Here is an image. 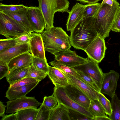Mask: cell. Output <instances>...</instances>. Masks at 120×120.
Returning <instances> with one entry per match:
<instances>
[{
    "instance_id": "obj_43",
    "label": "cell",
    "mask_w": 120,
    "mask_h": 120,
    "mask_svg": "<svg viewBox=\"0 0 120 120\" xmlns=\"http://www.w3.org/2000/svg\"><path fill=\"white\" fill-rule=\"evenodd\" d=\"M6 107V106L4 105L3 102L0 101V116L3 117L4 115Z\"/></svg>"
},
{
    "instance_id": "obj_33",
    "label": "cell",
    "mask_w": 120,
    "mask_h": 120,
    "mask_svg": "<svg viewBox=\"0 0 120 120\" xmlns=\"http://www.w3.org/2000/svg\"><path fill=\"white\" fill-rule=\"evenodd\" d=\"M58 103L57 101L53 94L49 96H45L42 103L46 109L48 110L52 109Z\"/></svg>"
},
{
    "instance_id": "obj_47",
    "label": "cell",
    "mask_w": 120,
    "mask_h": 120,
    "mask_svg": "<svg viewBox=\"0 0 120 120\" xmlns=\"http://www.w3.org/2000/svg\"><path fill=\"white\" fill-rule=\"evenodd\" d=\"M119 65L120 66V52L119 54Z\"/></svg>"
},
{
    "instance_id": "obj_25",
    "label": "cell",
    "mask_w": 120,
    "mask_h": 120,
    "mask_svg": "<svg viewBox=\"0 0 120 120\" xmlns=\"http://www.w3.org/2000/svg\"><path fill=\"white\" fill-rule=\"evenodd\" d=\"M88 110L94 117L106 116L104 110L98 99L91 100Z\"/></svg>"
},
{
    "instance_id": "obj_40",
    "label": "cell",
    "mask_w": 120,
    "mask_h": 120,
    "mask_svg": "<svg viewBox=\"0 0 120 120\" xmlns=\"http://www.w3.org/2000/svg\"><path fill=\"white\" fill-rule=\"evenodd\" d=\"M111 30L115 32H120V6L116 13L112 27Z\"/></svg>"
},
{
    "instance_id": "obj_2",
    "label": "cell",
    "mask_w": 120,
    "mask_h": 120,
    "mask_svg": "<svg viewBox=\"0 0 120 120\" xmlns=\"http://www.w3.org/2000/svg\"><path fill=\"white\" fill-rule=\"evenodd\" d=\"M41 34L45 52L54 55L71 47L69 36L61 27L54 26Z\"/></svg>"
},
{
    "instance_id": "obj_28",
    "label": "cell",
    "mask_w": 120,
    "mask_h": 120,
    "mask_svg": "<svg viewBox=\"0 0 120 120\" xmlns=\"http://www.w3.org/2000/svg\"><path fill=\"white\" fill-rule=\"evenodd\" d=\"M85 5L83 18L94 17L101 6V4L97 2L89 3Z\"/></svg>"
},
{
    "instance_id": "obj_22",
    "label": "cell",
    "mask_w": 120,
    "mask_h": 120,
    "mask_svg": "<svg viewBox=\"0 0 120 120\" xmlns=\"http://www.w3.org/2000/svg\"><path fill=\"white\" fill-rule=\"evenodd\" d=\"M69 109L64 105L58 104L49 110L48 120H71Z\"/></svg>"
},
{
    "instance_id": "obj_12",
    "label": "cell",
    "mask_w": 120,
    "mask_h": 120,
    "mask_svg": "<svg viewBox=\"0 0 120 120\" xmlns=\"http://www.w3.org/2000/svg\"><path fill=\"white\" fill-rule=\"evenodd\" d=\"M27 16L34 32L42 33L45 28L46 24L44 16L38 7H28Z\"/></svg>"
},
{
    "instance_id": "obj_44",
    "label": "cell",
    "mask_w": 120,
    "mask_h": 120,
    "mask_svg": "<svg viewBox=\"0 0 120 120\" xmlns=\"http://www.w3.org/2000/svg\"><path fill=\"white\" fill-rule=\"evenodd\" d=\"M111 120L109 117L106 116H95L93 118V120Z\"/></svg>"
},
{
    "instance_id": "obj_39",
    "label": "cell",
    "mask_w": 120,
    "mask_h": 120,
    "mask_svg": "<svg viewBox=\"0 0 120 120\" xmlns=\"http://www.w3.org/2000/svg\"><path fill=\"white\" fill-rule=\"evenodd\" d=\"M31 33L29 32L25 34L15 38L16 45L29 43L30 39Z\"/></svg>"
},
{
    "instance_id": "obj_16",
    "label": "cell",
    "mask_w": 120,
    "mask_h": 120,
    "mask_svg": "<svg viewBox=\"0 0 120 120\" xmlns=\"http://www.w3.org/2000/svg\"><path fill=\"white\" fill-rule=\"evenodd\" d=\"M85 5L77 3L69 13L66 24L67 30L71 31L81 21L83 18Z\"/></svg>"
},
{
    "instance_id": "obj_23",
    "label": "cell",
    "mask_w": 120,
    "mask_h": 120,
    "mask_svg": "<svg viewBox=\"0 0 120 120\" xmlns=\"http://www.w3.org/2000/svg\"><path fill=\"white\" fill-rule=\"evenodd\" d=\"M30 67L18 68L9 71L6 76V79L9 86L26 77Z\"/></svg>"
},
{
    "instance_id": "obj_21",
    "label": "cell",
    "mask_w": 120,
    "mask_h": 120,
    "mask_svg": "<svg viewBox=\"0 0 120 120\" xmlns=\"http://www.w3.org/2000/svg\"><path fill=\"white\" fill-rule=\"evenodd\" d=\"M48 75L55 86L64 87L69 84L67 78L60 70L49 66Z\"/></svg>"
},
{
    "instance_id": "obj_6",
    "label": "cell",
    "mask_w": 120,
    "mask_h": 120,
    "mask_svg": "<svg viewBox=\"0 0 120 120\" xmlns=\"http://www.w3.org/2000/svg\"><path fill=\"white\" fill-rule=\"evenodd\" d=\"M53 94L56 98L58 103L62 104L68 109L79 112L93 120L94 116L88 109L70 98L66 94L64 87L55 86Z\"/></svg>"
},
{
    "instance_id": "obj_35",
    "label": "cell",
    "mask_w": 120,
    "mask_h": 120,
    "mask_svg": "<svg viewBox=\"0 0 120 120\" xmlns=\"http://www.w3.org/2000/svg\"><path fill=\"white\" fill-rule=\"evenodd\" d=\"M26 6L22 4L7 5L0 3V11H15L19 10Z\"/></svg>"
},
{
    "instance_id": "obj_8",
    "label": "cell",
    "mask_w": 120,
    "mask_h": 120,
    "mask_svg": "<svg viewBox=\"0 0 120 120\" xmlns=\"http://www.w3.org/2000/svg\"><path fill=\"white\" fill-rule=\"evenodd\" d=\"M106 49L104 39L98 34L84 51L88 57L98 63L104 57Z\"/></svg>"
},
{
    "instance_id": "obj_1",
    "label": "cell",
    "mask_w": 120,
    "mask_h": 120,
    "mask_svg": "<svg viewBox=\"0 0 120 120\" xmlns=\"http://www.w3.org/2000/svg\"><path fill=\"white\" fill-rule=\"evenodd\" d=\"M70 32L71 45L76 49L84 51L98 34L95 27L94 17L83 18Z\"/></svg>"
},
{
    "instance_id": "obj_11",
    "label": "cell",
    "mask_w": 120,
    "mask_h": 120,
    "mask_svg": "<svg viewBox=\"0 0 120 120\" xmlns=\"http://www.w3.org/2000/svg\"><path fill=\"white\" fill-rule=\"evenodd\" d=\"M119 76L118 73L112 70H110L109 72L104 73L100 92L111 98L113 97L115 94Z\"/></svg>"
},
{
    "instance_id": "obj_42",
    "label": "cell",
    "mask_w": 120,
    "mask_h": 120,
    "mask_svg": "<svg viewBox=\"0 0 120 120\" xmlns=\"http://www.w3.org/2000/svg\"><path fill=\"white\" fill-rule=\"evenodd\" d=\"M1 120H18L17 114L16 112L14 114L12 113L8 115H4L2 117Z\"/></svg>"
},
{
    "instance_id": "obj_3",
    "label": "cell",
    "mask_w": 120,
    "mask_h": 120,
    "mask_svg": "<svg viewBox=\"0 0 120 120\" xmlns=\"http://www.w3.org/2000/svg\"><path fill=\"white\" fill-rule=\"evenodd\" d=\"M113 5L101 4L94 17L95 26L96 31L104 39L109 36L116 13L120 6L116 0H113Z\"/></svg>"
},
{
    "instance_id": "obj_31",
    "label": "cell",
    "mask_w": 120,
    "mask_h": 120,
    "mask_svg": "<svg viewBox=\"0 0 120 120\" xmlns=\"http://www.w3.org/2000/svg\"><path fill=\"white\" fill-rule=\"evenodd\" d=\"M76 70L79 74V79L84 81L97 91L100 92V89L95 81L91 77L80 70Z\"/></svg>"
},
{
    "instance_id": "obj_7",
    "label": "cell",
    "mask_w": 120,
    "mask_h": 120,
    "mask_svg": "<svg viewBox=\"0 0 120 120\" xmlns=\"http://www.w3.org/2000/svg\"><path fill=\"white\" fill-rule=\"evenodd\" d=\"M7 114L14 113L24 109L33 108H37L41 103L38 101L34 97H29L26 96L6 102Z\"/></svg>"
},
{
    "instance_id": "obj_14",
    "label": "cell",
    "mask_w": 120,
    "mask_h": 120,
    "mask_svg": "<svg viewBox=\"0 0 120 120\" xmlns=\"http://www.w3.org/2000/svg\"><path fill=\"white\" fill-rule=\"evenodd\" d=\"M64 88L66 94L70 98L88 109L91 100L83 92L75 86L69 84Z\"/></svg>"
},
{
    "instance_id": "obj_30",
    "label": "cell",
    "mask_w": 120,
    "mask_h": 120,
    "mask_svg": "<svg viewBox=\"0 0 120 120\" xmlns=\"http://www.w3.org/2000/svg\"><path fill=\"white\" fill-rule=\"evenodd\" d=\"M47 75V73L37 70L31 65L26 77L33 78L40 82Z\"/></svg>"
},
{
    "instance_id": "obj_5",
    "label": "cell",
    "mask_w": 120,
    "mask_h": 120,
    "mask_svg": "<svg viewBox=\"0 0 120 120\" xmlns=\"http://www.w3.org/2000/svg\"><path fill=\"white\" fill-rule=\"evenodd\" d=\"M28 32L12 18L0 11V34L7 38H15Z\"/></svg>"
},
{
    "instance_id": "obj_29",
    "label": "cell",
    "mask_w": 120,
    "mask_h": 120,
    "mask_svg": "<svg viewBox=\"0 0 120 120\" xmlns=\"http://www.w3.org/2000/svg\"><path fill=\"white\" fill-rule=\"evenodd\" d=\"M49 63L53 67L57 68L61 71L69 74L77 78L78 73L76 70L73 68L66 66L56 60L51 61Z\"/></svg>"
},
{
    "instance_id": "obj_19",
    "label": "cell",
    "mask_w": 120,
    "mask_h": 120,
    "mask_svg": "<svg viewBox=\"0 0 120 120\" xmlns=\"http://www.w3.org/2000/svg\"><path fill=\"white\" fill-rule=\"evenodd\" d=\"M39 82L16 87H9L6 92L5 97L11 100L25 96L35 87Z\"/></svg>"
},
{
    "instance_id": "obj_32",
    "label": "cell",
    "mask_w": 120,
    "mask_h": 120,
    "mask_svg": "<svg viewBox=\"0 0 120 120\" xmlns=\"http://www.w3.org/2000/svg\"><path fill=\"white\" fill-rule=\"evenodd\" d=\"M98 100L103 107L105 113L110 116L112 114V111L109 100L100 92H98Z\"/></svg>"
},
{
    "instance_id": "obj_45",
    "label": "cell",
    "mask_w": 120,
    "mask_h": 120,
    "mask_svg": "<svg viewBox=\"0 0 120 120\" xmlns=\"http://www.w3.org/2000/svg\"><path fill=\"white\" fill-rule=\"evenodd\" d=\"M84 3H97L100 0H76Z\"/></svg>"
},
{
    "instance_id": "obj_4",
    "label": "cell",
    "mask_w": 120,
    "mask_h": 120,
    "mask_svg": "<svg viewBox=\"0 0 120 120\" xmlns=\"http://www.w3.org/2000/svg\"><path fill=\"white\" fill-rule=\"evenodd\" d=\"M38 7L45 20V30L54 27V16L56 12H69L68 8L70 3L68 0H38Z\"/></svg>"
},
{
    "instance_id": "obj_48",
    "label": "cell",
    "mask_w": 120,
    "mask_h": 120,
    "mask_svg": "<svg viewBox=\"0 0 120 120\" xmlns=\"http://www.w3.org/2000/svg\"><path fill=\"white\" fill-rule=\"evenodd\" d=\"M0 0V1H2V0Z\"/></svg>"
},
{
    "instance_id": "obj_17",
    "label": "cell",
    "mask_w": 120,
    "mask_h": 120,
    "mask_svg": "<svg viewBox=\"0 0 120 120\" xmlns=\"http://www.w3.org/2000/svg\"><path fill=\"white\" fill-rule=\"evenodd\" d=\"M28 7L24 8L15 11H0L12 18L24 27L28 32H34L29 22L27 16Z\"/></svg>"
},
{
    "instance_id": "obj_9",
    "label": "cell",
    "mask_w": 120,
    "mask_h": 120,
    "mask_svg": "<svg viewBox=\"0 0 120 120\" xmlns=\"http://www.w3.org/2000/svg\"><path fill=\"white\" fill-rule=\"evenodd\" d=\"M86 63L73 67L91 77L95 81L100 90L103 73L97 62L88 57Z\"/></svg>"
},
{
    "instance_id": "obj_26",
    "label": "cell",
    "mask_w": 120,
    "mask_h": 120,
    "mask_svg": "<svg viewBox=\"0 0 120 120\" xmlns=\"http://www.w3.org/2000/svg\"><path fill=\"white\" fill-rule=\"evenodd\" d=\"M110 102L112 114L109 118L111 120H120V100L116 94L111 98Z\"/></svg>"
},
{
    "instance_id": "obj_46",
    "label": "cell",
    "mask_w": 120,
    "mask_h": 120,
    "mask_svg": "<svg viewBox=\"0 0 120 120\" xmlns=\"http://www.w3.org/2000/svg\"><path fill=\"white\" fill-rule=\"evenodd\" d=\"M113 0H102L101 4H106L111 7L113 5Z\"/></svg>"
},
{
    "instance_id": "obj_13",
    "label": "cell",
    "mask_w": 120,
    "mask_h": 120,
    "mask_svg": "<svg viewBox=\"0 0 120 120\" xmlns=\"http://www.w3.org/2000/svg\"><path fill=\"white\" fill-rule=\"evenodd\" d=\"M30 52L32 56L47 60L44 44L41 33L32 32L29 42Z\"/></svg>"
},
{
    "instance_id": "obj_20",
    "label": "cell",
    "mask_w": 120,
    "mask_h": 120,
    "mask_svg": "<svg viewBox=\"0 0 120 120\" xmlns=\"http://www.w3.org/2000/svg\"><path fill=\"white\" fill-rule=\"evenodd\" d=\"M32 56L29 52H27L13 58L8 64L9 71L18 68L30 66L31 64Z\"/></svg>"
},
{
    "instance_id": "obj_18",
    "label": "cell",
    "mask_w": 120,
    "mask_h": 120,
    "mask_svg": "<svg viewBox=\"0 0 120 120\" xmlns=\"http://www.w3.org/2000/svg\"><path fill=\"white\" fill-rule=\"evenodd\" d=\"M29 43L16 45L0 52V61L8 65L11 59L22 54L29 52Z\"/></svg>"
},
{
    "instance_id": "obj_38",
    "label": "cell",
    "mask_w": 120,
    "mask_h": 120,
    "mask_svg": "<svg viewBox=\"0 0 120 120\" xmlns=\"http://www.w3.org/2000/svg\"><path fill=\"white\" fill-rule=\"evenodd\" d=\"M69 109L70 112L69 115L71 120H92L90 118L79 112Z\"/></svg>"
},
{
    "instance_id": "obj_27",
    "label": "cell",
    "mask_w": 120,
    "mask_h": 120,
    "mask_svg": "<svg viewBox=\"0 0 120 120\" xmlns=\"http://www.w3.org/2000/svg\"><path fill=\"white\" fill-rule=\"evenodd\" d=\"M31 65L37 70L48 73L49 66L47 60L32 56Z\"/></svg>"
},
{
    "instance_id": "obj_15",
    "label": "cell",
    "mask_w": 120,
    "mask_h": 120,
    "mask_svg": "<svg viewBox=\"0 0 120 120\" xmlns=\"http://www.w3.org/2000/svg\"><path fill=\"white\" fill-rule=\"evenodd\" d=\"M62 72L68 78L69 84L74 86L81 90L91 100H98L99 92L84 81L75 76L69 74Z\"/></svg>"
},
{
    "instance_id": "obj_34",
    "label": "cell",
    "mask_w": 120,
    "mask_h": 120,
    "mask_svg": "<svg viewBox=\"0 0 120 120\" xmlns=\"http://www.w3.org/2000/svg\"><path fill=\"white\" fill-rule=\"evenodd\" d=\"M16 45L15 38H11L0 39V52Z\"/></svg>"
},
{
    "instance_id": "obj_36",
    "label": "cell",
    "mask_w": 120,
    "mask_h": 120,
    "mask_svg": "<svg viewBox=\"0 0 120 120\" xmlns=\"http://www.w3.org/2000/svg\"><path fill=\"white\" fill-rule=\"evenodd\" d=\"M38 109L35 120H48L49 110H47L42 103Z\"/></svg>"
},
{
    "instance_id": "obj_24",
    "label": "cell",
    "mask_w": 120,
    "mask_h": 120,
    "mask_svg": "<svg viewBox=\"0 0 120 120\" xmlns=\"http://www.w3.org/2000/svg\"><path fill=\"white\" fill-rule=\"evenodd\" d=\"M38 109L27 108L17 112L18 120H35Z\"/></svg>"
},
{
    "instance_id": "obj_41",
    "label": "cell",
    "mask_w": 120,
    "mask_h": 120,
    "mask_svg": "<svg viewBox=\"0 0 120 120\" xmlns=\"http://www.w3.org/2000/svg\"><path fill=\"white\" fill-rule=\"evenodd\" d=\"M0 79L6 77L9 71L8 64L0 61Z\"/></svg>"
},
{
    "instance_id": "obj_37",
    "label": "cell",
    "mask_w": 120,
    "mask_h": 120,
    "mask_svg": "<svg viewBox=\"0 0 120 120\" xmlns=\"http://www.w3.org/2000/svg\"><path fill=\"white\" fill-rule=\"evenodd\" d=\"M38 81H39L34 78L26 77L12 85L9 86V87L10 88H14L18 87L25 86Z\"/></svg>"
},
{
    "instance_id": "obj_10",
    "label": "cell",
    "mask_w": 120,
    "mask_h": 120,
    "mask_svg": "<svg viewBox=\"0 0 120 120\" xmlns=\"http://www.w3.org/2000/svg\"><path fill=\"white\" fill-rule=\"evenodd\" d=\"M54 55L55 60L69 67L73 68L87 62V57L84 58L77 54L75 51L68 49L57 52Z\"/></svg>"
}]
</instances>
